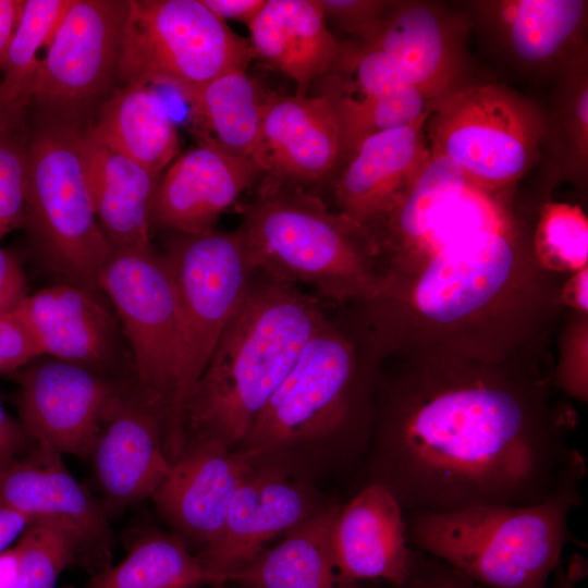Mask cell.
<instances>
[{
    "instance_id": "38",
    "label": "cell",
    "mask_w": 588,
    "mask_h": 588,
    "mask_svg": "<svg viewBox=\"0 0 588 588\" xmlns=\"http://www.w3.org/2000/svg\"><path fill=\"white\" fill-rule=\"evenodd\" d=\"M26 118L27 112L0 131V242L25 223Z\"/></svg>"
},
{
    "instance_id": "15",
    "label": "cell",
    "mask_w": 588,
    "mask_h": 588,
    "mask_svg": "<svg viewBox=\"0 0 588 588\" xmlns=\"http://www.w3.org/2000/svg\"><path fill=\"white\" fill-rule=\"evenodd\" d=\"M125 387L102 372L63 362L30 364L20 376L21 425L62 454L90 455L102 422Z\"/></svg>"
},
{
    "instance_id": "9",
    "label": "cell",
    "mask_w": 588,
    "mask_h": 588,
    "mask_svg": "<svg viewBox=\"0 0 588 588\" xmlns=\"http://www.w3.org/2000/svg\"><path fill=\"white\" fill-rule=\"evenodd\" d=\"M546 133L541 109L494 83L460 87L431 108L427 122L430 151L453 161L470 185L493 194L525 175Z\"/></svg>"
},
{
    "instance_id": "29",
    "label": "cell",
    "mask_w": 588,
    "mask_h": 588,
    "mask_svg": "<svg viewBox=\"0 0 588 588\" xmlns=\"http://www.w3.org/2000/svg\"><path fill=\"white\" fill-rule=\"evenodd\" d=\"M468 182L449 158L432 154L369 231L385 271L409 255Z\"/></svg>"
},
{
    "instance_id": "18",
    "label": "cell",
    "mask_w": 588,
    "mask_h": 588,
    "mask_svg": "<svg viewBox=\"0 0 588 588\" xmlns=\"http://www.w3.org/2000/svg\"><path fill=\"white\" fill-rule=\"evenodd\" d=\"M323 77L328 83L320 96L332 106L340 127L339 169L365 138L431 112L393 61L373 47H344L336 66Z\"/></svg>"
},
{
    "instance_id": "23",
    "label": "cell",
    "mask_w": 588,
    "mask_h": 588,
    "mask_svg": "<svg viewBox=\"0 0 588 588\" xmlns=\"http://www.w3.org/2000/svg\"><path fill=\"white\" fill-rule=\"evenodd\" d=\"M429 115L365 138L335 173L340 212L368 233L429 158Z\"/></svg>"
},
{
    "instance_id": "6",
    "label": "cell",
    "mask_w": 588,
    "mask_h": 588,
    "mask_svg": "<svg viewBox=\"0 0 588 588\" xmlns=\"http://www.w3.org/2000/svg\"><path fill=\"white\" fill-rule=\"evenodd\" d=\"M587 468L531 505H482L453 512L404 511L408 544L483 588H547L583 505Z\"/></svg>"
},
{
    "instance_id": "3",
    "label": "cell",
    "mask_w": 588,
    "mask_h": 588,
    "mask_svg": "<svg viewBox=\"0 0 588 588\" xmlns=\"http://www.w3.org/2000/svg\"><path fill=\"white\" fill-rule=\"evenodd\" d=\"M376 379L360 372L352 342L327 319L238 449L255 464L319 487L359 468L370 440Z\"/></svg>"
},
{
    "instance_id": "16",
    "label": "cell",
    "mask_w": 588,
    "mask_h": 588,
    "mask_svg": "<svg viewBox=\"0 0 588 588\" xmlns=\"http://www.w3.org/2000/svg\"><path fill=\"white\" fill-rule=\"evenodd\" d=\"M254 465L240 449L188 438L151 500L170 532L196 555L220 534L232 500Z\"/></svg>"
},
{
    "instance_id": "21",
    "label": "cell",
    "mask_w": 588,
    "mask_h": 588,
    "mask_svg": "<svg viewBox=\"0 0 588 588\" xmlns=\"http://www.w3.org/2000/svg\"><path fill=\"white\" fill-rule=\"evenodd\" d=\"M468 23L440 4L393 1L367 45L388 56L420 93L430 110L466 85L465 38Z\"/></svg>"
},
{
    "instance_id": "14",
    "label": "cell",
    "mask_w": 588,
    "mask_h": 588,
    "mask_svg": "<svg viewBox=\"0 0 588 588\" xmlns=\"http://www.w3.org/2000/svg\"><path fill=\"white\" fill-rule=\"evenodd\" d=\"M330 501L319 486L255 464L237 489L220 534L196 556L206 571L226 581Z\"/></svg>"
},
{
    "instance_id": "20",
    "label": "cell",
    "mask_w": 588,
    "mask_h": 588,
    "mask_svg": "<svg viewBox=\"0 0 588 588\" xmlns=\"http://www.w3.org/2000/svg\"><path fill=\"white\" fill-rule=\"evenodd\" d=\"M89 456L109 516L151 499L171 467L159 414L127 388L109 409Z\"/></svg>"
},
{
    "instance_id": "45",
    "label": "cell",
    "mask_w": 588,
    "mask_h": 588,
    "mask_svg": "<svg viewBox=\"0 0 588 588\" xmlns=\"http://www.w3.org/2000/svg\"><path fill=\"white\" fill-rule=\"evenodd\" d=\"M221 20H234L247 26L256 19L267 0H201Z\"/></svg>"
},
{
    "instance_id": "51",
    "label": "cell",
    "mask_w": 588,
    "mask_h": 588,
    "mask_svg": "<svg viewBox=\"0 0 588 588\" xmlns=\"http://www.w3.org/2000/svg\"><path fill=\"white\" fill-rule=\"evenodd\" d=\"M28 110H19L8 106L0 96V131Z\"/></svg>"
},
{
    "instance_id": "32",
    "label": "cell",
    "mask_w": 588,
    "mask_h": 588,
    "mask_svg": "<svg viewBox=\"0 0 588 588\" xmlns=\"http://www.w3.org/2000/svg\"><path fill=\"white\" fill-rule=\"evenodd\" d=\"M220 581L170 531H138L126 556L91 576L83 588H201Z\"/></svg>"
},
{
    "instance_id": "44",
    "label": "cell",
    "mask_w": 588,
    "mask_h": 588,
    "mask_svg": "<svg viewBox=\"0 0 588 588\" xmlns=\"http://www.w3.org/2000/svg\"><path fill=\"white\" fill-rule=\"evenodd\" d=\"M35 440L12 419L0 403V473L21 457Z\"/></svg>"
},
{
    "instance_id": "25",
    "label": "cell",
    "mask_w": 588,
    "mask_h": 588,
    "mask_svg": "<svg viewBox=\"0 0 588 588\" xmlns=\"http://www.w3.org/2000/svg\"><path fill=\"white\" fill-rule=\"evenodd\" d=\"M71 283L29 294L19 306L42 355L99 372L115 350V323L94 295Z\"/></svg>"
},
{
    "instance_id": "30",
    "label": "cell",
    "mask_w": 588,
    "mask_h": 588,
    "mask_svg": "<svg viewBox=\"0 0 588 588\" xmlns=\"http://www.w3.org/2000/svg\"><path fill=\"white\" fill-rule=\"evenodd\" d=\"M86 128L158 175L180 155L174 120L149 85L120 86Z\"/></svg>"
},
{
    "instance_id": "46",
    "label": "cell",
    "mask_w": 588,
    "mask_h": 588,
    "mask_svg": "<svg viewBox=\"0 0 588 588\" xmlns=\"http://www.w3.org/2000/svg\"><path fill=\"white\" fill-rule=\"evenodd\" d=\"M25 0H0V71L19 25Z\"/></svg>"
},
{
    "instance_id": "22",
    "label": "cell",
    "mask_w": 588,
    "mask_h": 588,
    "mask_svg": "<svg viewBox=\"0 0 588 588\" xmlns=\"http://www.w3.org/2000/svg\"><path fill=\"white\" fill-rule=\"evenodd\" d=\"M262 174L252 157L230 156L201 145L191 148L161 176L151 226L183 234L211 231L221 213Z\"/></svg>"
},
{
    "instance_id": "39",
    "label": "cell",
    "mask_w": 588,
    "mask_h": 588,
    "mask_svg": "<svg viewBox=\"0 0 588 588\" xmlns=\"http://www.w3.org/2000/svg\"><path fill=\"white\" fill-rule=\"evenodd\" d=\"M326 21L369 44L378 34L393 1L317 0Z\"/></svg>"
},
{
    "instance_id": "8",
    "label": "cell",
    "mask_w": 588,
    "mask_h": 588,
    "mask_svg": "<svg viewBox=\"0 0 588 588\" xmlns=\"http://www.w3.org/2000/svg\"><path fill=\"white\" fill-rule=\"evenodd\" d=\"M27 124L25 223L41 260L63 282L98 291L111 248L98 222L82 152V132L35 113Z\"/></svg>"
},
{
    "instance_id": "11",
    "label": "cell",
    "mask_w": 588,
    "mask_h": 588,
    "mask_svg": "<svg viewBox=\"0 0 588 588\" xmlns=\"http://www.w3.org/2000/svg\"><path fill=\"white\" fill-rule=\"evenodd\" d=\"M128 0H74L40 60L29 108L79 130L117 90Z\"/></svg>"
},
{
    "instance_id": "43",
    "label": "cell",
    "mask_w": 588,
    "mask_h": 588,
    "mask_svg": "<svg viewBox=\"0 0 588 588\" xmlns=\"http://www.w3.org/2000/svg\"><path fill=\"white\" fill-rule=\"evenodd\" d=\"M28 295L26 277L19 258L0 247V315L17 309Z\"/></svg>"
},
{
    "instance_id": "17",
    "label": "cell",
    "mask_w": 588,
    "mask_h": 588,
    "mask_svg": "<svg viewBox=\"0 0 588 588\" xmlns=\"http://www.w3.org/2000/svg\"><path fill=\"white\" fill-rule=\"evenodd\" d=\"M469 7L499 54L523 72L560 76L587 58V1L489 0Z\"/></svg>"
},
{
    "instance_id": "52",
    "label": "cell",
    "mask_w": 588,
    "mask_h": 588,
    "mask_svg": "<svg viewBox=\"0 0 588 588\" xmlns=\"http://www.w3.org/2000/svg\"><path fill=\"white\" fill-rule=\"evenodd\" d=\"M209 588H238L231 581H218L209 586Z\"/></svg>"
},
{
    "instance_id": "10",
    "label": "cell",
    "mask_w": 588,
    "mask_h": 588,
    "mask_svg": "<svg viewBox=\"0 0 588 588\" xmlns=\"http://www.w3.org/2000/svg\"><path fill=\"white\" fill-rule=\"evenodd\" d=\"M250 45L201 0H128L120 86L168 85L177 94L246 71Z\"/></svg>"
},
{
    "instance_id": "35",
    "label": "cell",
    "mask_w": 588,
    "mask_h": 588,
    "mask_svg": "<svg viewBox=\"0 0 588 588\" xmlns=\"http://www.w3.org/2000/svg\"><path fill=\"white\" fill-rule=\"evenodd\" d=\"M514 223L516 221L501 194L489 193L468 183L424 241L404 259L388 268L385 273L404 270L458 238L504 229Z\"/></svg>"
},
{
    "instance_id": "37",
    "label": "cell",
    "mask_w": 588,
    "mask_h": 588,
    "mask_svg": "<svg viewBox=\"0 0 588 588\" xmlns=\"http://www.w3.org/2000/svg\"><path fill=\"white\" fill-rule=\"evenodd\" d=\"M14 549L19 558L15 588H56L61 573L76 564L66 537L42 524H29Z\"/></svg>"
},
{
    "instance_id": "28",
    "label": "cell",
    "mask_w": 588,
    "mask_h": 588,
    "mask_svg": "<svg viewBox=\"0 0 588 588\" xmlns=\"http://www.w3.org/2000/svg\"><path fill=\"white\" fill-rule=\"evenodd\" d=\"M340 507L330 501L226 581L238 588H357L339 573L333 558L331 532Z\"/></svg>"
},
{
    "instance_id": "40",
    "label": "cell",
    "mask_w": 588,
    "mask_h": 588,
    "mask_svg": "<svg viewBox=\"0 0 588 588\" xmlns=\"http://www.w3.org/2000/svg\"><path fill=\"white\" fill-rule=\"evenodd\" d=\"M565 338L563 356L555 370L553 384L571 397L587 402V314L576 313Z\"/></svg>"
},
{
    "instance_id": "7",
    "label": "cell",
    "mask_w": 588,
    "mask_h": 588,
    "mask_svg": "<svg viewBox=\"0 0 588 588\" xmlns=\"http://www.w3.org/2000/svg\"><path fill=\"white\" fill-rule=\"evenodd\" d=\"M163 255L177 304L174 393L163 430L164 451L172 463L185 442L186 412L194 391L255 271L237 229L172 232Z\"/></svg>"
},
{
    "instance_id": "50",
    "label": "cell",
    "mask_w": 588,
    "mask_h": 588,
    "mask_svg": "<svg viewBox=\"0 0 588 588\" xmlns=\"http://www.w3.org/2000/svg\"><path fill=\"white\" fill-rule=\"evenodd\" d=\"M17 576L19 558L13 547L0 553V588H15Z\"/></svg>"
},
{
    "instance_id": "1",
    "label": "cell",
    "mask_w": 588,
    "mask_h": 588,
    "mask_svg": "<svg viewBox=\"0 0 588 588\" xmlns=\"http://www.w3.org/2000/svg\"><path fill=\"white\" fill-rule=\"evenodd\" d=\"M414 355L377 375L362 487L383 486L405 512L444 513L537 504L587 468L575 413L536 365Z\"/></svg>"
},
{
    "instance_id": "13",
    "label": "cell",
    "mask_w": 588,
    "mask_h": 588,
    "mask_svg": "<svg viewBox=\"0 0 588 588\" xmlns=\"http://www.w3.org/2000/svg\"><path fill=\"white\" fill-rule=\"evenodd\" d=\"M0 507L13 510L29 524L61 531L76 564L91 576L111 566L114 547L109 515L69 471L61 454L35 442L28 453L0 473Z\"/></svg>"
},
{
    "instance_id": "24",
    "label": "cell",
    "mask_w": 588,
    "mask_h": 588,
    "mask_svg": "<svg viewBox=\"0 0 588 588\" xmlns=\"http://www.w3.org/2000/svg\"><path fill=\"white\" fill-rule=\"evenodd\" d=\"M331 546L336 568L348 581L383 580L397 588L409 574L413 549L404 510L381 485H365L341 504Z\"/></svg>"
},
{
    "instance_id": "48",
    "label": "cell",
    "mask_w": 588,
    "mask_h": 588,
    "mask_svg": "<svg viewBox=\"0 0 588 588\" xmlns=\"http://www.w3.org/2000/svg\"><path fill=\"white\" fill-rule=\"evenodd\" d=\"M587 563L579 553H573L566 566H559L553 572V579L547 588H577L578 583L586 576Z\"/></svg>"
},
{
    "instance_id": "4",
    "label": "cell",
    "mask_w": 588,
    "mask_h": 588,
    "mask_svg": "<svg viewBox=\"0 0 588 588\" xmlns=\"http://www.w3.org/2000/svg\"><path fill=\"white\" fill-rule=\"evenodd\" d=\"M326 320L317 298L255 272L191 399L185 440L238 449Z\"/></svg>"
},
{
    "instance_id": "36",
    "label": "cell",
    "mask_w": 588,
    "mask_h": 588,
    "mask_svg": "<svg viewBox=\"0 0 588 588\" xmlns=\"http://www.w3.org/2000/svg\"><path fill=\"white\" fill-rule=\"evenodd\" d=\"M536 264L548 272H576L588 265V219L567 201H547L530 241Z\"/></svg>"
},
{
    "instance_id": "41",
    "label": "cell",
    "mask_w": 588,
    "mask_h": 588,
    "mask_svg": "<svg viewBox=\"0 0 588 588\" xmlns=\"http://www.w3.org/2000/svg\"><path fill=\"white\" fill-rule=\"evenodd\" d=\"M40 355L33 332L16 309L0 315V375L14 372Z\"/></svg>"
},
{
    "instance_id": "33",
    "label": "cell",
    "mask_w": 588,
    "mask_h": 588,
    "mask_svg": "<svg viewBox=\"0 0 588 588\" xmlns=\"http://www.w3.org/2000/svg\"><path fill=\"white\" fill-rule=\"evenodd\" d=\"M560 79L552 115L547 117L544 143L550 144L558 176L583 181L588 166L587 58L572 65Z\"/></svg>"
},
{
    "instance_id": "5",
    "label": "cell",
    "mask_w": 588,
    "mask_h": 588,
    "mask_svg": "<svg viewBox=\"0 0 588 588\" xmlns=\"http://www.w3.org/2000/svg\"><path fill=\"white\" fill-rule=\"evenodd\" d=\"M255 272L335 302L375 299L384 270L366 229L304 188L265 176L237 228Z\"/></svg>"
},
{
    "instance_id": "26",
    "label": "cell",
    "mask_w": 588,
    "mask_h": 588,
    "mask_svg": "<svg viewBox=\"0 0 588 588\" xmlns=\"http://www.w3.org/2000/svg\"><path fill=\"white\" fill-rule=\"evenodd\" d=\"M82 152L94 209L111 249L150 245L151 215L161 175L155 174L88 128Z\"/></svg>"
},
{
    "instance_id": "47",
    "label": "cell",
    "mask_w": 588,
    "mask_h": 588,
    "mask_svg": "<svg viewBox=\"0 0 588 588\" xmlns=\"http://www.w3.org/2000/svg\"><path fill=\"white\" fill-rule=\"evenodd\" d=\"M588 268L574 272L561 287L560 302L579 314H587L588 309Z\"/></svg>"
},
{
    "instance_id": "31",
    "label": "cell",
    "mask_w": 588,
    "mask_h": 588,
    "mask_svg": "<svg viewBox=\"0 0 588 588\" xmlns=\"http://www.w3.org/2000/svg\"><path fill=\"white\" fill-rule=\"evenodd\" d=\"M189 131L198 145L235 157H250L268 95L246 71H231L182 91Z\"/></svg>"
},
{
    "instance_id": "49",
    "label": "cell",
    "mask_w": 588,
    "mask_h": 588,
    "mask_svg": "<svg viewBox=\"0 0 588 588\" xmlns=\"http://www.w3.org/2000/svg\"><path fill=\"white\" fill-rule=\"evenodd\" d=\"M28 525V520L22 514L0 507V553L5 551Z\"/></svg>"
},
{
    "instance_id": "2",
    "label": "cell",
    "mask_w": 588,
    "mask_h": 588,
    "mask_svg": "<svg viewBox=\"0 0 588 588\" xmlns=\"http://www.w3.org/2000/svg\"><path fill=\"white\" fill-rule=\"evenodd\" d=\"M517 223L453 241L395 273L366 302L380 339L413 353L502 363L560 303Z\"/></svg>"
},
{
    "instance_id": "34",
    "label": "cell",
    "mask_w": 588,
    "mask_h": 588,
    "mask_svg": "<svg viewBox=\"0 0 588 588\" xmlns=\"http://www.w3.org/2000/svg\"><path fill=\"white\" fill-rule=\"evenodd\" d=\"M74 0H25L22 15L3 65L0 96L19 110H28L30 90L40 60Z\"/></svg>"
},
{
    "instance_id": "12",
    "label": "cell",
    "mask_w": 588,
    "mask_h": 588,
    "mask_svg": "<svg viewBox=\"0 0 588 588\" xmlns=\"http://www.w3.org/2000/svg\"><path fill=\"white\" fill-rule=\"evenodd\" d=\"M130 341L135 391L160 416L162 432L174 393L177 304L170 266L151 246L111 249L98 275Z\"/></svg>"
},
{
    "instance_id": "27",
    "label": "cell",
    "mask_w": 588,
    "mask_h": 588,
    "mask_svg": "<svg viewBox=\"0 0 588 588\" xmlns=\"http://www.w3.org/2000/svg\"><path fill=\"white\" fill-rule=\"evenodd\" d=\"M248 28L253 57L293 79L301 95L336 66L344 49L317 0H267Z\"/></svg>"
},
{
    "instance_id": "42",
    "label": "cell",
    "mask_w": 588,
    "mask_h": 588,
    "mask_svg": "<svg viewBox=\"0 0 588 588\" xmlns=\"http://www.w3.org/2000/svg\"><path fill=\"white\" fill-rule=\"evenodd\" d=\"M412 549L409 574L397 588H483L437 558Z\"/></svg>"
},
{
    "instance_id": "19",
    "label": "cell",
    "mask_w": 588,
    "mask_h": 588,
    "mask_svg": "<svg viewBox=\"0 0 588 588\" xmlns=\"http://www.w3.org/2000/svg\"><path fill=\"white\" fill-rule=\"evenodd\" d=\"M266 176L304 188L336 173L340 127L323 96L280 95L268 90L250 152Z\"/></svg>"
}]
</instances>
